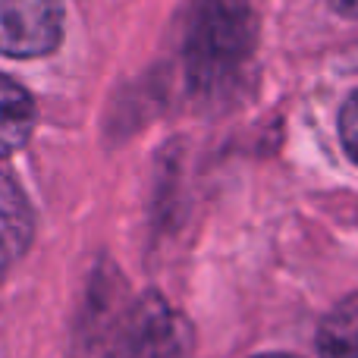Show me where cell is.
I'll list each match as a JSON object with an SVG mask.
<instances>
[{
	"label": "cell",
	"instance_id": "5b68a950",
	"mask_svg": "<svg viewBox=\"0 0 358 358\" xmlns=\"http://www.w3.org/2000/svg\"><path fill=\"white\" fill-rule=\"evenodd\" d=\"M321 358H358V292L343 299L317 330Z\"/></svg>",
	"mask_w": 358,
	"mask_h": 358
},
{
	"label": "cell",
	"instance_id": "8992f818",
	"mask_svg": "<svg viewBox=\"0 0 358 358\" xmlns=\"http://www.w3.org/2000/svg\"><path fill=\"white\" fill-rule=\"evenodd\" d=\"M340 136H343V145H346L349 157L358 164V92L346 101L340 113Z\"/></svg>",
	"mask_w": 358,
	"mask_h": 358
},
{
	"label": "cell",
	"instance_id": "3957f363",
	"mask_svg": "<svg viewBox=\"0 0 358 358\" xmlns=\"http://www.w3.org/2000/svg\"><path fill=\"white\" fill-rule=\"evenodd\" d=\"M63 38L60 0H0V54L44 57Z\"/></svg>",
	"mask_w": 358,
	"mask_h": 358
},
{
	"label": "cell",
	"instance_id": "277c9868",
	"mask_svg": "<svg viewBox=\"0 0 358 358\" xmlns=\"http://www.w3.org/2000/svg\"><path fill=\"white\" fill-rule=\"evenodd\" d=\"M35 129V104L29 92L0 76V157H10L29 142Z\"/></svg>",
	"mask_w": 358,
	"mask_h": 358
},
{
	"label": "cell",
	"instance_id": "7a4b0ae2",
	"mask_svg": "<svg viewBox=\"0 0 358 358\" xmlns=\"http://www.w3.org/2000/svg\"><path fill=\"white\" fill-rule=\"evenodd\" d=\"M192 324L157 292L126 305L110 336V358H189Z\"/></svg>",
	"mask_w": 358,
	"mask_h": 358
},
{
	"label": "cell",
	"instance_id": "9c48e42d",
	"mask_svg": "<svg viewBox=\"0 0 358 358\" xmlns=\"http://www.w3.org/2000/svg\"><path fill=\"white\" fill-rule=\"evenodd\" d=\"M258 358H296V355H258Z\"/></svg>",
	"mask_w": 358,
	"mask_h": 358
},
{
	"label": "cell",
	"instance_id": "ba28073f",
	"mask_svg": "<svg viewBox=\"0 0 358 358\" xmlns=\"http://www.w3.org/2000/svg\"><path fill=\"white\" fill-rule=\"evenodd\" d=\"M6 267V248H3V239H0V273H3Z\"/></svg>",
	"mask_w": 358,
	"mask_h": 358
},
{
	"label": "cell",
	"instance_id": "52a82bcc",
	"mask_svg": "<svg viewBox=\"0 0 358 358\" xmlns=\"http://www.w3.org/2000/svg\"><path fill=\"white\" fill-rule=\"evenodd\" d=\"M330 3H334L343 16H355L358 19V0H330Z\"/></svg>",
	"mask_w": 358,
	"mask_h": 358
},
{
	"label": "cell",
	"instance_id": "6da1fadb",
	"mask_svg": "<svg viewBox=\"0 0 358 358\" xmlns=\"http://www.w3.org/2000/svg\"><path fill=\"white\" fill-rule=\"evenodd\" d=\"M255 41L248 0H195L185 25V73L195 92L220 94L248 63Z\"/></svg>",
	"mask_w": 358,
	"mask_h": 358
}]
</instances>
